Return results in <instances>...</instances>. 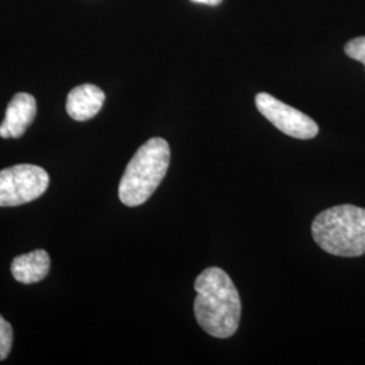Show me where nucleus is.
Returning a JSON list of instances; mask_svg holds the SVG:
<instances>
[{"mask_svg":"<svg viewBox=\"0 0 365 365\" xmlns=\"http://www.w3.org/2000/svg\"><path fill=\"white\" fill-rule=\"evenodd\" d=\"M191 1L200 3V4H207V6H218L222 3V0H191Z\"/></svg>","mask_w":365,"mask_h":365,"instance_id":"nucleus-11","label":"nucleus"},{"mask_svg":"<svg viewBox=\"0 0 365 365\" xmlns=\"http://www.w3.org/2000/svg\"><path fill=\"white\" fill-rule=\"evenodd\" d=\"M170 149L164 138H150L133 156L119 182V199L137 207L153 195L170 167Z\"/></svg>","mask_w":365,"mask_h":365,"instance_id":"nucleus-3","label":"nucleus"},{"mask_svg":"<svg viewBox=\"0 0 365 365\" xmlns=\"http://www.w3.org/2000/svg\"><path fill=\"white\" fill-rule=\"evenodd\" d=\"M37 115V103L33 95L19 92L10 101L6 117L0 125L1 138H19Z\"/></svg>","mask_w":365,"mask_h":365,"instance_id":"nucleus-6","label":"nucleus"},{"mask_svg":"<svg viewBox=\"0 0 365 365\" xmlns=\"http://www.w3.org/2000/svg\"><path fill=\"white\" fill-rule=\"evenodd\" d=\"M13 337V327L0 315V361L11 352Z\"/></svg>","mask_w":365,"mask_h":365,"instance_id":"nucleus-9","label":"nucleus"},{"mask_svg":"<svg viewBox=\"0 0 365 365\" xmlns=\"http://www.w3.org/2000/svg\"><path fill=\"white\" fill-rule=\"evenodd\" d=\"M314 241L329 255L357 257L365 253V209L342 205L319 212L312 226Z\"/></svg>","mask_w":365,"mask_h":365,"instance_id":"nucleus-2","label":"nucleus"},{"mask_svg":"<svg viewBox=\"0 0 365 365\" xmlns=\"http://www.w3.org/2000/svg\"><path fill=\"white\" fill-rule=\"evenodd\" d=\"M345 53L356 61L363 63L365 66V37L352 39L345 45Z\"/></svg>","mask_w":365,"mask_h":365,"instance_id":"nucleus-10","label":"nucleus"},{"mask_svg":"<svg viewBox=\"0 0 365 365\" xmlns=\"http://www.w3.org/2000/svg\"><path fill=\"white\" fill-rule=\"evenodd\" d=\"M48 185L49 175L38 165L19 164L0 170V207H15L36 200Z\"/></svg>","mask_w":365,"mask_h":365,"instance_id":"nucleus-4","label":"nucleus"},{"mask_svg":"<svg viewBox=\"0 0 365 365\" xmlns=\"http://www.w3.org/2000/svg\"><path fill=\"white\" fill-rule=\"evenodd\" d=\"M51 271V257L46 250H33L21 255L11 262L14 279L22 284H34L43 280Z\"/></svg>","mask_w":365,"mask_h":365,"instance_id":"nucleus-8","label":"nucleus"},{"mask_svg":"<svg viewBox=\"0 0 365 365\" xmlns=\"http://www.w3.org/2000/svg\"><path fill=\"white\" fill-rule=\"evenodd\" d=\"M256 107L274 128L298 140H312L318 134V125L299 110L277 101L267 92L256 95Z\"/></svg>","mask_w":365,"mask_h":365,"instance_id":"nucleus-5","label":"nucleus"},{"mask_svg":"<svg viewBox=\"0 0 365 365\" xmlns=\"http://www.w3.org/2000/svg\"><path fill=\"white\" fill-rule=\"evenodd\" d=\"M196 321L215 339L235 334L241 319V299L233 280L221 268L211 267L196 277Z\"/></svg>","mask_w":365,"mask_h":365,"instance_id":"nucleus-1","label":"nucleus"},{"mask_svg":"<svg viewBox=\"0 0 365 365\" xmlns=\"http://www.w3.org/2000/svg\"><path fill=\"white\" fill-rule=\"evenodd\" d=\"M105 101V92L99 87L93 84L78 86L68 93L66 113L72 119L84 122L101 111Z\"/></svg>","mask_w":365,"mask_h":365,"instance_id":"nucleus-7","label":"nucleus"}]
</instances>
